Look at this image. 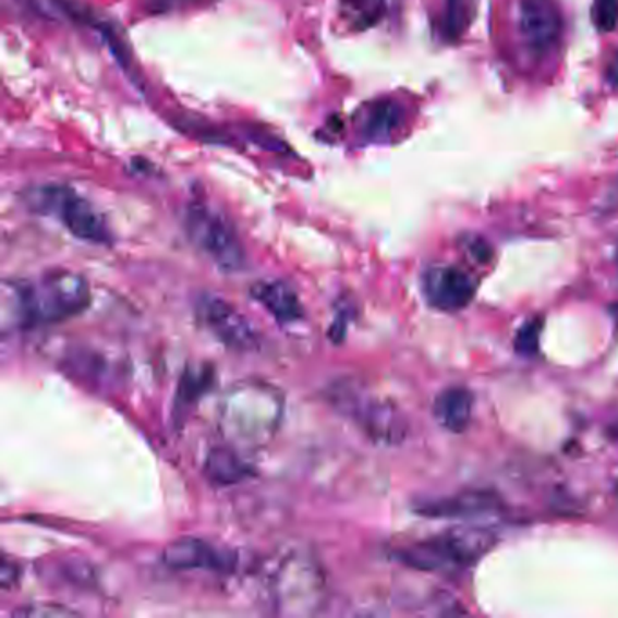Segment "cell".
<instances>
[{"mask_svg": "<svg viewBox=\"0 0 618 618\" xmlns=\"http://www.w3.org/2000/svg\"><path fill=\"white\" fill-rule=\"evenodd\" d=\"M2 300L4 327H49L86 311L92 291L84 276L59 269L33 280L4 281Z\"/></svg>", "mask_w": 618, "mask_h": 618, "instance_id": "cell-1", "label": "cell"}, {"mask_svg": "<svg viewBox=\"0 0 618 618\" xmlns=\"http://www.w3.org/2000/svg\"><path fill=\"white\" fill-rule=\"evenodd\" d=\"M283 414L286 399L275 385L245 379L223 393L218 407V431L238 452H254L275 439Z\"/></svg>", "mask_w": 618, "mask_h": 618, "instance_id": "cell-2", "label": "cell"}, {"mask_svg": "<svg viewBox=\"0 0 618 618\" xmlns=\"http://www.w3.org/2000/svg\"><path fill=\"white\" fill-rule=\"evenodd\" d=\"M328 401L334 409L360 426L371 441L385 447H398L407 439L409 423L403 412L387 399L366 392L352 379H341L328 388Z\"/></svg>", "mask_w": 618, "mask_h": 618, "instance_id": "cell-3", "label": "cell"}, {"mask_svg": "<svg viewBox=\"0 0 618 618\" xmlns=\"http://www.w3.org/2000/svg\"><path fill=\"white\" fill-rule=\"evenodd\" d=\"M494 533L481 528H453L436 537L412 544L398 552L403 565L420 571H443L470 568L494 549Z\"/></svg>", "mask_w": 618, "mask_h": 618, "instance_id": "cell-4", "label": "cell"}, {"mask_svg": "<svg viewBox=\"0 0 618 618\" xmlns=\"http://www.w3.org/2000/svg\"><path fill=\"white\" fill-rule=\"evenodd\" d=\"M269 590L276 614L289 617L317 614L327 593L319 565L300 554L278 560L270 573Z\"/></svg>", "mask_w": 618, "mask_h": 618, "instance_id": "cell-5", "label": "cell"}, {"mask_svg": "<svg viewBox=\"0 0 618 618\" xmlns=\"http://www.w3.org/2000/svg\"><path fill=\"white\" fill-rule=\"evenodd\" d=\"M189 240L220 269L237 272L245 265V251L231 223L209 205L191 204L183 215Z\"/></svg>", "mask_w": 618, "mask_h": 618, "instance_id": "cell-6", "label": "cell"}, {"mask_svg": "<svg viewBox=\"0 0 618 618\" xmlns=\"http://www.w3.org/2000/svg\"><path fill=\"white\" fill-rule=\"evenodd\" d=\"M27 204L43 215L57 216L60 223L82 242L97 243V245H109L113 242V234L109 231L102 215L71 189H38L29 194Z\"/></svg>", "mask_w": 618, "mask_h": 618, "instance_id": "cell-7", "label": "cell"}, {"mask_svg": "<svg viewBox=\"0 0 618 618\" xmlns=\"http://www.w3.org/2000/svg\"><path fill=\"white\" fill-rule=\"evenodd\" d=\"M196 316L227 349L249 352L258 347V334L253 325L226 298L210 292L199 294L196 300Z\"/></svg>", "mask_w": 618, "mask_h": 618, "instance_id": "cell-8", "label": "cell"}, {"mask_svg": "<svg viewBox=\"0 0 618 618\" xmlns=\"http://www.w3.org/2000/svg\"><path fill=\"white\" fill-rule=\"evenodd\" d=\"M477 286L472 276L450 265H439L423 276V292L432 307L443 312L463 311L472 303Z\"/></svg>", "mask_w": 618, "mask_h": 618, "instance_id": "cell-9", "label": "cell"}, {"mask_svg": "<svg viewBox=\"0 0 618 618\" xmlns=\"http://www.w3.org/2000/svg\"><path fill=\"white\" fill-rule=\"evenodd\" d=\"M161 560L169 570L174 571L207 570L227 573L237 565L231 552L216 548L215 544L196 537H180L167 544Z\"/></svg>", "mask_w": 618, "mask_h": 618, "instance_id": "cell-10", "label": "cell"}, {"mask_svg": "<svg viewBox=\"0 0 618 618\" xmlns=\"http://www.w3.org/2000/svg\"><path fill=\"white\" fill-rule=\"evenodd\" d=\"M519 26L533 49L548 51L559 44L565 22L555 0H521Z\"/></svg>", "mask_w": 618, "mask_h": 618, "instance_id": "cell-11", "label": "cell"}, {"mask_svg": "<svg viewBox=\"0 0 618 618\" xmlns=\"http://www.w3.org/2000/svg\"><path fill=\"white\" fill-rule=\"evenodd\" d=\"M502 506L499 495L488 489H464L441 499L421 500L415 511L428 519H470L499 511Z\"/></svg>", "mask_w": 618, "mask_h": 618, "instance_id": "cell-12", "label": "cell"}, {"mask_svg": "<svg viewBox=\"0 0 618 618\" xmlns=\"http://www.w3.org/2000/svg\"><path fill=\"white\" fill-rule=\"evenodd\" d=\"M251 296L281 325H291L305 316V308L300 302V296L294 291V287L287 281H256L251 287Z\"/></svg>", "mask_w": 618, "mask_h": 618, "instance_id": "cell-13", "label": "cell"}, {"mask_svg": "<svg viewBox=\"0 0 618 618\" xmlns=\"http://www.w3.org/2000/svg\"><path fill=\"white\" fill-rule=\"evenodd\" d=\"M404 124V109L393 100H377L363 109L360 117L361 138L371 144L392 141Z\"/></svg>", "mask_w": 618, "mask_h": 618, "instance_id": "cell-14", "label": "cell"}, {"mask_svg": "<svg viewBox=\"0 0 618 618\" xmlns=\"http://www.w3.org/2000/svg\"><path fill=\"white\" fill-rule=\"evenodd\" d=\"M473 396L463 387L443 390L434 401V417L445 431L463 434L472 423Z\"/></svg>", "mask_w": 618, "mask_h": 618, "instance_id": "cell-15", "label": "cell"}, {"mask_svg": "<svg viewBox=\"0 0 618 618\" xmlns=\"http://www.w3.org/2000/svg\"><path fill=\"white\" fill-rule=\"evenodd\" d=\"M205 477L218 486H232L242 483L253 475V468L249 466L234 448H215L207 453L204 464Z\"/></svg>", "mask_w": 618, "mask_h": 618, "instance_id": "cell-16", "label": "cell"}, {"mask_svg": "<svg viewBox=\"0 0 618 618\" xmlns=\"http://www.w3.org/2000/svg\"><path fill=\"white\" fill-rule=\"evenodd\" d=\"M339 8L349 26L358 32H365L376 26L387 11L385 0H339Z\"/></svg>", "mask_w": 618, "mask_h": 618, "instance_id": "cell-17", "label": "cell"}, {"mask_svg": "<svg viewBox=\"0 0 618 618\" xmlns=\"http://www.w3.org/2000/svg\"><path fill=\"white\" fill-rule=\"evenodd\" d=\"M215 372L207 365L191 366L180 379L178 387L177 404L178 407H191L196 403L213 385Z\"/></svg>", "mask_w": 618, "mask_h": 618, "instance_id": "cell-18", "label": "cell"}, {"mask_svg": "<svg viewBox=\"0 0 618 618\" xmlns=\"http://www.w3.org/2000/svg\"><path fill=\"white\" fill-rule=\"evenodd\" d=\"M473 19V0H448L445 13V35L450 40L461 37Z\"/></svg>", "mask_w": 618, "mask_h": 618, "instance_id": "cell-19", "label": "cell"}, {"mask_svg": "<svg viewBox=\"0 0 618 618\" xmlns=\"http://www.w3.org/2000/svg\"><path fill=\"white\" fill-rule=\"evenodd\" d=\"M541 330H543V319L541 317H535V319L524 323L517 330L516 339H513V349H516L517 354L524 355V358H532V355L537 354Z\"/></svg>", "mask_w": 618, "mask_h": 618, "instance_id": "cell-20", "label": "cell"}, {"mask_svg": "<svg viewBox=\"0 0 618 618\" xmlns=\"http://www.w3.org/2000/svg\"><path fill=\"white\" fill-rule=\"evenodd\" d=\"M592 19L598 32H615L618 27V0H593Z\"/></svg>", "mask_w": 618, "mask_h": 618, "instance_id": "cell-21", "label": "cell"}, {"mask_svg": "<svg viewBox=\"0 0 618 618\" xmlns=\"http://www.w3.org/2000/svg\"><path fill=\"white\" fill-rule=\"evenodd\" d=\"M15 615H22V617H48V615H57V617H62V615L75 614H71L70 609L57 608L53 604H46V606H26V608L19 609Z\"/></svg>", "mask_w": 618, "mask_h": 618, "instance_id": "cell-22", "label": "cell"}, {"mask_svg": "<svg viewBox=\"0 0 618 618\" xmlns=\"http://www.w3.org/2000/svg\"><path fill=\"white\" fill-rule=\"evenodd\" d=\"M0 582H2V587L8 590L10 587L11 582H15L19 579V571H16L15 566H11L8 560L2 562V570H0Z\"/></svg>", "mask_w": 618, "mask_h": 618, "instance_id": "cell-23", "label": "cell"}, {"mask_svg": "<svg viewBox=\"0 0 618 618\" xmlns=\"http://www.w3.org/2000/svg\"><path fill=\"white\" fill-rule=\"evenodd\" d=\"M604 75H606V81L609 82V86H614L615 89H618V51L609 59Z\"/></svg>", "mask_w": 618, "mask_h": 618, "instance_id": "cell-24", "label": "cell"}, {"mask_svg": "<svg viewBox=\"0 0 618 618\" xmlns=\"http://www.w3.org/2000/svg\"><path fill=\"white\" fill-rule=\"evenodd\" d=\"M614 312H615V316L618 317V305H617V307H614Z\"/></svg>", "mask_w": 618, "mask_h": 618, "instance_id": "cell-25", "label": "cell"}, {"mask_svg": "<svg viewBox=\"0 0 618 618\" xmlns=\"http://www.w3.org/2000/svg\"><path fill=\"white\" fill-rule=\"evenodd\" d=\"M617 264H618V253H617Z\"/></svg>", "mask_w": 618, "mask_h": 618, "instance_id": "cell-26", "label": "cell"}, {"mask_svg": "<svg viewBox=\"0 0 618 618\" xmlns=\"http://www.w3.org/2000/svg\"><path fill=\"white\" fill-rule=\"evenodd\" d=\"M617 495H618V484H617Z\"/></svg>", "mask_w": 618, "mask_h": 618, "instance_id": "cell-27", "label": "cell"}]
</instances>
